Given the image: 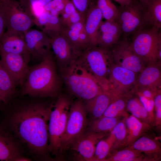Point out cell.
Instances as JSON below:
<instances>
[{"label": "cell", "instance_id": "6da1fadb", "mask_svg": "<svg viewBox=\"0 0 161 161\" xmlns=\"http://www.w3.org/2000/svg\"><path fill=\"white\" fill-rule=\"evenodd\" d=\"M42 97L16 96L7 104L9 110L3 124L27 152L36 160H53L49 147L48 123L53 105Z\"/></svg>", "mask_w": 161, "mask_h": 161}, {"label": "cell", "instance_id": "7a4b0ae2", "mask_svg": "<svg viewBox=\"0 0 161 161\" xmlns=\"http://www.w3.org/2000/svg\"><path fill=\"white\" fill-rule=\"evenodd\" d=\"M57 67L51 51L39 64L30 66L20 95L57 98L61 93L62 86L61 78Z\"/></svg>", "mask_w": 161, "mask_h": 161}, {"label": "cell", "instance_id": "3957f363", "mask_svg": "<svg viewBox=\"0 0 161 161\" xmlns=\"http://www.w3.org/2000/svg\"><path fill=\"white\" fill-rule=\"evenodd\" d=\"M60 71L69 91L81 101L89 100L105 91L76 60Z\"/></svg>", "mask_w": 161, "mask_h": 161}, {"label": "cell", "instance_id": "277c9868", "mask_svg": "<svg viewBox=\"0 0 161 161\" xmlns=\"http://www.w3.org/2000/svg\"><path fill=\"white\" fill-rule=\"evenodd\" d=\"M76 60L97 79L105 90L108 89L110 83L107 77L113 63L109 49L98 46L90 47Z\"/></svg>", "mask_w": 161, "mask_h": 161}, {"label": "cell", "instance_id": "5b68a950", "mask_svg": "<svg viewBox=\"0 0 161 161\" xmlns=\"http://www.w3.org/2000/svg\"><path fill=\"white\" fill-rule=\"evenodd\" d=\"M53 105L48 123L49 147L51 154L58 158L62 138L65 132L69 110L72 101L61 93Z\"/></svg>", "mask_w": 161, "mask_h": 161}, {"label": "cell", "instance_id": "8992f818", "mask_svg": "<svg viewBox=\"0 0 161 161\" xmlns=\"http://www.w3.org/2000/svg\"><path fill=\"white\" fill-rule=\"evenodd\" d=\"M129 40L133 50L147 65L160 62V28L153 26L145 28L136 32Z\"/></svg>", "mask_w": 161, "mask_h": 161}, {"label": "cell", "instance_id": "52a82bcc", "mask_svg": "<svg viewBox=\"0 0 161 161\" xmlns=\"http://www.w3.org/2000/svg\"><path fill=\"white\" fill-rule=\"evenodd\" d=\"M117 8L116 22L121 30V38L129 39L137 32L151 27L146 11L138 0H131L128 4Z\"/></svg>", "mask_w": 161, "mask_h": 161}, {"label": "cell", "instance_id": "ba28073f", "mask_svg": "<svg viewBox=\"0 0 161 161\" xmlns=\"http://www.w3.org/2000/svg\"><path fill=\"white\" fill-rule=\"evenodd\" d=\"M87 115L83 102L80 100L72 102L61 142L60 155L70 148L73 143L86 131L89 122Z\"/></svg>", "mask_w": 161, "mask_h": 161}, {"label": "cell", "instance_id": "9c48e42d", "mask_svg": "<svg viewBox=\"0 0 161 161\" xmlns=\"http://www.w3.org/2000/svg\"><path fill=\"white\" fill-rule=\"evenodd\" d=\"M5 20L6 32L24 36L33 25L34 17L30 11L19 1L10 0L0 5Z\"/></svg>", "mask_w": 161, "mask_h": 161}, {"label": "cell", "instance_id": "30bf717a", "mask_svg": "<svg viewBox=\"0 0 161 161\" xmlns=\"http://www.w3.org/2000/svg\"><path fill=\"white\" fill-rule=\"evenodd\" d=\"M109 50L114 64L137 73L147 65L133 50L129 39L120 38Z\"/></svg>", "mask_w": 161, "mask_h": 161}, {"label": "cell", "instance_id": "8fae6325", "mask_svg": "<svg viewBox=\"0 0 161 161\" xmlns=\"http://www.w3.org/2000/svg\"><path fill=\"white\" fill-rule=\"evenodd\" d=\"M137 74L131 70L113 63L108 78L112 93L121 96L131 97L136 91Z\"/></svg>", "mask_w": 161, "mask_h": 161}, {"label": "cell", "instance_id": "7c38bea8", "mask_svg": "<svg viewBox=\"0 0 161 161\" xmlns=\"http://www.w3.org/2000/svg\"><path fill=\"white\" fill-rule=\"evenodd\" d=\"M1 63L13 79L17 87H21L26 78L31 57L21 54L0 52Z\"/></svg>", "mask_w": 161, "mask_h": 161}, {"label": "cell", "instance_id": "4fadbf2b", "mask_svg": "<svg viewBox=\"0 0 161 161\" xmlns=\"http://www.w3.org/2000/svg\"><path fill=\"white\" fill-rule=\"evenodd\" d=\"M24 39L32 59L41 61L51 51V39L41 30L30 29L24 34Z\"/></svg>", "mask_w": 161, "mask_h": 161}, {"label": "cell", "instance_id": "5bb4252c", "mask_svg": "<svg viewBox=\"0 0 161 161\" xmlns=\"http://www.w3.org/2000/svg\"><path fill=\"white\" fill-rule=\"evenodd\" d=\"M51 51L60 71L70 65L79 55L61 33L51 39Z\"/></svg>", "mask_w": 161, "mask_h": 161}, {"label": "cell", "instance_id": "9a60e30c", "mask_svg": "<svg viewBox=\"0 0 161 161\" xmlns=\"http://www.w3.org/2000/svg\"><path fill=\"white\" fill-rule=\"evenodd\" d=\"M20 144L3 124H0V160L17 161L24 156Z\"/></svg>", "mask_w": 161, "mask_h": 161}, {"label": "cell", "instance_id": "2e32d148", "mask_svg": "<svg viewBox=\"0 0 161 161\" xmlns=\"http://www.w3.org/2000/svg\"><path fill=\"white\" fill-rule=\"evenodd\" d=\"M109 133H96L87 131L78 138L70 148L78 153L85 160L92 161L97 144Z\"/></svg>", "mask_w": 161, "mask_h": 161}, {"label": "cell", "instance_id": "e0dca14e", "mask_svg": "<svg viewBox=\"0 0 161 161\" xmlns=\"http://www.w3.org/2000/svg\"><path fill=\"white\" fill-rule=\"evenodd\" d=\"M160 62L147 65L140 73L136 84L135 92L149 89L157 92L161 86Z\"/></svg>", "mask_w": 161, "mask_h": 161}, {"label": "cell", "instance_id": "ac0fdd59", "mask_svg": "<svg viewBox=\"0 0 161 161\" xmlns=\"http://www.w3.org/2000/svg\"><path fill=\"white\" fill-rule=\"evenodd\" d=\"M61 33L67 38L79 55L91 47L88 36L85 29L84 20L69 27L63 28Z\"/></svg>", "mask_w": 161, "mask_h": 161}, {"label": "cell", "instance_id": "d6986e66", "mask_svg": "<svg viewBox=\"0 0 161 161\" xmlns=\"http://www.w3.org/2000/svg\"><path fill=\"white\" fill-rule=\"evenodd\" d=\"M121 33L116 22L103 21L98 31L97 46L109 49L120 40Z\"/></svg>", "mask_w": 161, "mask_h": 161}, {"label": "cell", "instance_id": "ffe728a7", "mask_svg": "<svg viewBox=\"0 0 161 161\" xmlns=\"http://www.w3.org/2000/svg\"><path fill=\"white\" fill-rule=\"evenodd\" d=\"M125 148L140 151L147 156L151 161L161 160L160 143L155 138L146 135L145 134Z\"/></svg>", "mask_w": 161, "mask_h": 161}, {"label": "cell", "instance_id": "44dd1931", "mask_svg": "<svg viewBox=\"0 0 161 161\" xmlns=\"http://www.w3.org/2000/svg\"><path fill=\"white\" fill-rule=\"evenodd\" d=\"M0 52L20 54L31 57L24 36L18 33L5 32L0 40Z\"/></svg>", "mask_w": 161, "mask_h": 161}, {"label": "cell", "instance_id": "7402d4cb", "mask_svg": "<svg viewBox=\"0 0 161 161\" xmlns=\"http://www.w3.org/2000/svg\"><path fill=\"white\" fill-rule=\"evenodd\" d=\"M34 24L51 39L60 35L63 28L60 17L46 11L35 18Z\"/></svg>", "mask_w": 161, "mask_h": 161}, {"label": "cell", "instance_id": "603a6c76", "mask_svg": "<svg viewBox=\"0 0 161 161\" xmlns=\"http://www.w3.org/2000/svg\"><path fill=\"white\" fill-rule=\"evenodd\" d=\"M112 96L108 91H104L94 97L83 102L85 109L93 120L102 117L111 103Z\"/></svg>", "mask_w": 161, "mask_h": 161}, {"label": "cell", "instance_id": "cb8c5ba5", "mask_svg": "<svg viewBox=\"0 0 161 161\" xmlns=\"http://www.w3.org/2000/svg\"><path fill=\"white\" fill-rule=\"evenodd\" d=\"M103 19L102 13L96 4L91 7L86 15L84 26L91 47L97 46L98 31Z\"/></svg>", "mask_w": 161, "mask_h": 161}, {"label": "cell", "instance_id": "d4e9b609", "mask_svg": "<svg viewBox=\"0 0 161 161\" xmlns=\"http://www.w3.org/2000/svg\"><path fill=\"white\" fill-rule=\"evenodd\" d=\"M125 123L127 134L123 148L131 144L145 134L151 129L152 126L150 124L141 121L132 114L126 117Z\"/></svg>", "mask_w": 161, "mask_h": 161}, {"label": "cell", "instance_id": "484cf974", "mask_svg": "<svg viewBox=\"0 0 161 161\" xmlns=\"http://www.w3.org/2000/svg\"><path fill=\"white\" fill-rule=\"evenodd\" d=\"M17 86L0 61V90L3 103L7 104L17 95Z\"/></svg>", "mask_w": 161, "mask_h": 161}, {"label": "cell", "instance_id": "4316f807", "mask_svg": "<svg viewBox=\"0 0 161 161\" xmlns=\"http://www.w3.org/2000/svg\"><path fill=\"white\" fill-rule=\"evenodd\" d=\"M103 161H151L142 152L124 148L111 152Z\"/></svg>", "mask_w": 161, "mask_h": 161}, {"label": "cell", "instance_id": "83f0119b", "mask_svg": "<svg viewBox=\"0 0 161 161\" xmlns=\"http://www.w3.org/2000/svg\"><path fill=\"white\" fill-rule=\"evenodd\" d=\"M112 99L102 116L112 117H125L128 115L126 104L130 97L112 95Z\"/></svg>", "mask_w": 161, "mask_h": 161}, {"label": "cell", "instance_id": "f1b7e54d", "mask_svg": "<svg viewBox=\"0 0 161 161\" xmlns=\"http://www.w3.org/2000/svg\"><path fill=\"white\" fill-rule=\"evenodd\" d=\"M123 118L102 116L91 120L89 123L88 131L96 133H109L117 124Z\"/></svg>", "mask_w": 161, "mask_h": 161}, {"label": "cell", "instance_id": "f546056e", "mask_svg": "<svg viewBox=\"0 0 161 161\" xmlns=\"http://www.w3.org/2000/svg\"><path fill=\"white\" fill-rule=\"evenodd\" d=\"M131 97L129 98L127 102V111L141 121L152 125L148 113L140 99Z\"/></svg>", "mask_w": 161, "mask_h": 161}, {"label": "cell", "instance_id": "4dcf8cb0", "mask_svg": "<svg viewBox=\"0 0 161 161\" xmlns=\"http://www.w3.org/2000/svg\"><path fill=\"white\" fill-rule=\"evenodd\" d=\"M126 117L120 120L110 132L112 135L114 140L110 153L124 147L127 134L125 123Z\"/></svg>", "mask_w": 161, "mask_h": 161}, {"label": "cell", "instance_id": "1f68e13d", "mask_svg": "<svg viewBox=\"0 0 161 161\" xmlns=\"http://www.w3.org/2000/svg\"><path fill=\"white\" fill-rule=\"evenodd\" d=\"M112 135L109 133L97 144L92 161H103L109 154L114 143Z\"/></svg>", "mask_w": 161, "mask_h": 161}, {"label": "cell", "instance_id": "d6a6232c", "mask_svg": "<svg viewBox=\"0 0 161 161\" xmlns=\"http://www.w3.org/2000/svg\"><path fill=\"white\" fill-rule=\"evenodd\" d=\"M61 15L60 18L63 28L69 27L74 24L84 20L70 0L67 3Z\"/></svg>", "mask_w": 161, "mask_h": 161}, {"label": "cell", "instance_id": "836d02e7", "mask_svg": "<svg viewBox=\"0 0 161 161\" xmlns=\"http://www.w3.org/2000/svg\"><path fill=\"white\" fill-rule=\"evenodd\" d=\"M146 13L150 27L161 28V0H148Z\"/></svg>", "mask_w": 161, "mask_h": 161}, {"label": "cell", "instance_id": "e575fe53", "mask_svg": "<svg viewBox=\"0 0 161 161\" xmlns=\"http://www.w3.org/2000/svg\"><path fill=\"white\" fill-rule=\"evenodd\" d=\"M96 4L100 10L103 18L117 22L118 9L111 0H96Z\"/></svg>", "mask_w": 161, "mask_h": 161}, {"label": "cell", "instance_id": "d590c367", "mask_svg": "<svg viewBox=\"0 0 161 161\" xmlns=\"http://www.w3.org/2000/svg\"><path fill=\"white\" fill-rule=\"evenodd\" d=\"M52 0H22L20 2L28 9L35 18L44 11L43 7Z\"/></svg>", "mask_w": 161, "mask_h": 161}, {"label": "cell", "instance_id": "8d00e7d4", "mask_svg": "<svg viewBox=\"0 0 161 161\" xmlns=\"http://www.w3.org/2000/svg\"><path fill=\"white\" fill-rule=\"evenodd\" d=\"M69 0H52L43 7L44 11L52 15L58 16L64 11L65 6Z\"/></svg>", "mask_w": 161, "mask_h": 161}, {"label": "cell", "instance_id": "74e56055", "mask_svg": "<svg viewBox=\"0 0 161 161\" xmlns=\"http://www.w3.org/2000/svg\"><path fill=\"white\" fill-rule=\"evenodd\" d=\"M76 9L85 19L88 11L94 4H96V0H70Z\"/></svg>", "mask_w": 161, "mask_h": 161}, {"label": "cell", "instance_id": "f35d334b", "mask_svg": "<svg viewBox=\"0 0 161 161\" xmlns=\"http://www.w3.org/2000/svg\"><path fill=\"white\" fill-rule=\"evenodd\" d=\"M154 100L155 112L153 125L160 128L161 125V95L160 92L155 96Z\"/></svg>", "mask_w": 161, "mask_h": 161}, {"label": "cell", "instance_id": "ab89813d", "mask_svg": "<svg viewBox=\"0 0 161 161\" xmlns=\"http://www.w3.org/2000/svg\"><path fill=\"white\" fill-rule=\"evenodd\" d=\"M140 100L148 113L153 125L154 120V99H148L144 96L139 95Z\"/></svg>", "mask_w": 161, "mask_h": 161}, {"label": "cell", "instance_id": "60d3db41", "mask_svg": "<svg viewBox=\"0 0 161 161\" xmlns=\"http://www.w3.org/2000/svg\"><path fill=\"white\" fill-rule=\"evenodd\" d=\"M6 26L4 17L0 8V40L5 32Z\"/></svg>", "mask_w": 161, "mask_h": 161}, {"label": "cell", "instance_id": "b9f144b4", "mask_svg": "<svg viewBox=\"0 0 161 161\" xmlns=\"http://www.w3.org/2000/svg\"><path fill=\"white\" fill-rule=\"evenodd\" d=\"M117 3L120 6H123L128 4L131 0H112Z\"/></svg>", "mask_w": 161, "mask_h": 161}, {"label": "cell", "instance_id": "7bdbcfd3", "mask_svg": "<svg viewBox=\"0 0 161 161\" xmlns=\"http://www.w3.org/2000/svg\"><path fill=\"white\" fill-rule=\"evenodd\" d=\"M146 11L148 0H138Z\"/></svg>", "mask_w": 161, "mask_h": 161}, {"label": "cell", "instance_id": "ee69618b", "mask_svg": "<svg viewBox=\"0 0 161 161\" xmlns=\"http://www.w3.org/2000/svg\"><path fill=\"white\" fill-rule=\"evenodd\" d=\"M10 0H0V5L7 3Z\"/></svg>", "mask_w": 161, "mask_h": 161}, {"label": "cell", "instance_id": "f6af8a7d", "mask_svg": "<svg viewBox=\"0 0 161 161\" xmlns=\"http://www.w3.org/2000/svg\"><path fill=\"white\" fill-rule=\"evenodd\" d=\"M3 102V100L1 96V92L0 90V103Z\"/></svg>", "mask_w": 161, "mask_h": 161}, {"label": "cell", "instance_id": "bcb514c9", "mask_svg": "<svg viewBox=\"0 0 161 161\" xmlns=\"http://www.w3.org/2000/svg\"><path fill=\"white\" fill-rule=\"evenodd\" d=\"M22 0H18L17 1L20 2V1H21Z\"/></svg>", "mask_w": 161, "mask_h": 161}, {"label": "cell", "instance_id": "7dc6e473", "mask_svg": "<svg viewBox=\"0 0 161 161\" xmlns=\"http://www.w3.org/2000/svg\"><path fill=\"white\" fill-rule=\"evenodd\" d=\"M1 103H0V107H1Z\"/></svg>", "mask_w": 161, "mask_h": 161}]
</instances>
